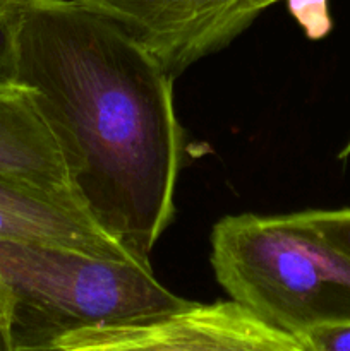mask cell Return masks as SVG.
<instances>
[{
	"instance_id": "cell-7",
	"label": "cell",
	"mask_w": 350,
	"mask_h": 351,
	"mask_svg": "<svg viewBox=\"0 0 350 351\" xmlns=\"http://www.w3.org/2000/svg\"><path fill=\"white\" fill-rule=\"evenodd\" d=\"M0 175L75 192L60 143L26 86L0 88Z\"/></svg>"
},
{
	"instance_id": "cell-3",
	"label": "cell",
	"mask_w": 350,
	"mask_h": 351,
	"mask_svg": "<svg viewBox=\"0 0 350 351\" xmlns=\"http://www.w3.org/2000/svg\"><path fill=\"white\" fill-rule=\"evenodd\" d=\"M211 266L232 300L292 335L350 322V261L301 213L220 219Z\"/></svg>"
},
{
	"instance_id": "cell-9",
	"label": "cell",
	"mask_w": 350,
	"mask_h": 351,
	"mask_svg": "<svg viewBox=\"0 0 350 351\" xmlns=\"http://www.w3.org/2000/svg\"><path fill=\"white\" fill-rule=\"evenodd\" d=\"M301 216L326 243L350 261V208L314 209Z\"/></svg>"
},
{
	"instance_id": "cell-1",
	"label": "cell",
	"mask_w": 350,
	"mask_h": 351,
	"mask_svg": "<svg viewBox=\"0 0 350 351\" xmlns=\"http://www.w3.org/2000/svg\"><path fill=\"white\" fill-rule=\"evenodd\" d=\"M17 84L33 91L93 218L150 264L175 216L184 130L174 77L75 0H19Z\"/></svg>"
},
{
	"instance_id": "cell-10",
	"label": "cell",
	"mask_w": 350,
	"mask_h": 351,
	"mask_svg": "<svg viewBox=\"0 0 350 351\" xmlns=\"http://www.w3.org/2000/svg\"><path fill=\"white\" fill-rule=\"evenodd\" d=\"M309 351H350V322H331L299 335Z\"/></svg>"
},
{
	"instance_id": "cell-5",
	"label": "cell",
	"mask_w": 350,
	"mask_h": 351,
	"mask_svg": "<svg viewBox=\"0 0 350 351\" xmlns=\"http://www.w3.org/2000/svg\"><path fill=\"white\" fill-rule=\"evenodd\" d=\"M115 21L177 77L237 36L244 0H75Z\"/></svg>"
},
{
	"instance_id": "cell-13",
	"label": "cell",
	"mask_w": 350,
	"mask_h": 351,
	"mask_svg": "<svg viewBox=\"0 0 350 351\" xmlns=\"http://www.w3.org/2000/svg\"><path fill=\"white\" fill-rule=\"evenodd\" d=\"M349 156H350V139H349V143L345 144V147L342 149V153H340V160H345V158H349Z\"/></svg>"
},
{
	"instance_id": "cell-12",
	"label": "cell",
	"mask_w": 350,
	"mask_h": 351,
	"mask_svg": "<svg viewBox=\"0 0 350 351\" xmlns=\"http://www.w3.org/2000/svg\"><path fill=\"white\" fill-rule=\"evenodd\" d=\"M0 351H14L12 343H10L9 331H7V326L3 322V317L0 315Z\"/></svg>"
},
{
	"instance_id": "cell-8",
	"label": "cell",
	"mask_w": 350,
	"mask_h": 351,
	"mask_svg": "<svg viewBox=\"0 0 350 351\" xmlns=\"http://www.w3.org/2000/svg\"><path fill=\"white\" fill-rule=\"evenodd\" d=\"M19 0H0V88L17 86Z\"/></svg>"
},
{
	"instance_id": "cell-6",
	"label": "cell",
	"mask_w": 350,
	"mask_h": 351,
	"mask_svg": "<svg viewBox=\"0 0 350 351\" xmlns=\"http://www.w3.org/2000/svg\"><path fill=\"white\" fill-rule=\"evenodd\" d=\"M0 240L151 266L110 235L75 192L51 191L7 175H0Z\"/></svg>"
},
{
	"instance_id": "cell-4",
	"label": "cell",
	"mask_w": 350,
	"mask_h": 351,
	"mask_svg": "<svg viewBox=\"0 0 350 351\" xmlns=\"http://www.w3.org/2000/svg\"><path fill=\"white\" fill-rule=\"evenodd\" d=\"M57 351H309L235 300L196 304L141 321L98 326L58 339Z\"/></svg>"
},
{
	"instance_id": "cell-11",
	"label": "cell",
	"mask_w": 350,
	"mask_h": 351,
	"mask_svg": "<svg viewBox=\"0 0 350 351\" xmlns=\"http://www.w3.org/2000/svg\"><path fill=\"white\" fill-rule=\"evenodd\" d=\"M280 2V0H244L240 3L239 10H237V17H235V31L237 36L263 12L264 9H268L273 3Z\"/></svg>"
},
{
	"instance_id": "cell-2",
	"label": "cell",
	"mask_w": 350,
	"mask_h": 351,
	"mask_svg": "<svg viewBox=\"0 0 350 351\" xmlns=\"http://www.w3.org/2000/svg\"><path fill=\"white\" fill-rule=\"evenodd\" d=\"M189 302L151 266L0 240V315L14 351H57L58 339L79 329L141 321Z\"/></svg>"
}]
</instances>
